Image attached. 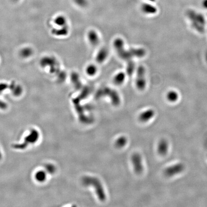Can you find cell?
Wrapping results in <instances>:
<instances>
[{"label": "cell", "instance_id": "3", "mask_svg": "<svg viewBox=\"0 0 207 207\" xmlns=\"http://www.w3.org/2000/svg\"><path fill=\"white\" fill-rule=\"evenodd\" d=\"M82 182L86 186L93 187L100 201H105L106 198L105 192L101 182L98 178L92 176H84L82 178Z\"/></svg>", "mask_w": 207, "mask_h": 207}, {"label": "cell", "instance_id": "6", "mask_svg": "<svg viewBox=\"0 0 207 207\" xmlns=\"http://www.w3.org/2000/svg\"><path fill=\"white\" fill-rule=\"evenodd\" d=\"M105 94H108L109 95V97L112 99V103L114 105H117L120 104V98L119 94L116 91L112 89H110V88H103V89H100L98 91L96 95L97 96L101 97L102 95Z\"/></svg>", "mask_w": 207, "mask_h": 207}, {"label": "cell", "instance_id": "21", "mask_svg": "<svg viewBox=\"0 0 207 207\" xmlns=\"http://www.w3.org/2000/svg\"><path fill=\"white\" fill-rule=\"evenodd\" d=\"M55 23L58 26L64 27L67 26V20L65 18L62 16L57 17L55 20Z\"/></svg>", "mask_w": 207, "mask_h": 207}, {"label": "cell", "instance_id": "12", "mask_svg": "<svg viewBox=\"0 0 207 207\" xmlns=\"http://www.w3.org/2000/svg\"><path fill=\"white\" fill-rule=\"evenodd\" d=\"M71 82L73 84L74 88L77 90H79L82 88V83L80 80V76L77 72H73L71 76Z\"/></svg>", "mask_w": 207, "mask_h": 207}, {"label": "cell", "instance_id": "20", "mask_svg": "<svg viewBox=\"0 0 207 207\" xmlns=\"http://www.w3.org/2000/svg\"><path fill=\"white\" fill-rule=\"evenodd\" d=\"M167 98L170 102H176L178 98V94L175 91H169L167 93Z\"/></svg>", "mask_w": 207, "mask_h": 207}, {"label": "cell", "instance_id": "8", "mask_svg": "<svg viewBox=\"0 0 207 207\" xmlns=\"http://www.w3.org/2000/svg\"><path fill=\"white\" fill-rule=\"evenodd\" d=\"M184 168V166L183 164L178 163L167 167L164 171V174L166 176H173L180 173L182 171H183Z\"/></svg>", "mask_w": 207, "mask_h": 207}, {"label": "cell", "instance_id": "5", "mask_svg": "<svg viewBox=\"0 0 207 207\" xmlns=\"http://www.w3.org/2000/svg\"><path fill=\"white\" fill-rule=\"evenodd\" d=\"M145 70L144 67L140 66L137 69L136 86L138 90L142 91L146 85L145 79Z\"/></svg>", "mask_w": 207, "mask_h": 207}, {"label": "cell", "instance_id": "4", "mask_svg": "<svg viewBox=\"0 0 207 207\" xmlns=\"http://www.w3.org/2000/svg\"><path fill=\"white\" fill-rule=\"evenodd\" d=\"M39 137V133L38 131L33 130L31 131L29 135L24 139L23 143L20 144H16L13 146V147L17 149H24L28 147L30 144L35 143L38 141Z\"/></svg>", "mask_w": 207, "mask_h": 207}, {"label": "cell", "instance_id": "26", "mask_svg": "<svg viewBox=\"0 0 207 207\" xmlns=\"http://www.w3.org/2000/svg\"><path fill=\"white\" fill-rule=\"evenodd\" d=\"M46 168H47L48 172L50 173H54L55 171V168L54 166H53L52 164H48L46 166Z\"/></svg>", "mask_w": 207, "mask_h": 207}, {"label": "cell", "instance_id": "14", "mask_svg": "<svg viewBox=\"0 0 207 207\" xmlns=\"http://www.w3.org/2000/svg\"><path fill=\"white\" fill-rule=\"evenodd\" d=\"M126 74L123 72H119L116 74L113 78V82L115 85H122L125 81Z\"/></svg>", "mask_w": 207, "mask_h": 207}, {"label": "cell", "instance_id": "23", "mask_svg": "<svg viewBox=\"0 0 207 207\" xmlns=\"http://www.w3.org/2000/svg\"><path fill=\"white\" fill-rule=\"evenodd\" d=\"M35 178L38 181H44L46 178V173L43 171H39L35 175Z\"/></svg>", "mask_w": 207, "mask_h": 207}, {"label": "cell", "instance_id": "19", "mask_svg": "<svg viewBox=\"0 0 207 207\" xmlns=\"http://www.w3.org/2000/svg\"><path fill=\"white\" fill-rule=\"evenodd\" d=\"M127 142V139L124 136H121L117 139L116 141L115 146L117 148H120L124 147L126 144Z\"/></svg>", "mask_w": 207, "mask_h": 207}, {"label": "cell", "instance_id": "11", "mask_svg": "<svg viewBox=\"0 0 207 207\" xmlns=\"http://www.w3.org/2000/svg\"><path fill=\"white\" fill-rule=\"evenodd\" d=\"M108 55L109 52L107 49L105 48L100 49L97 53L95 57L96 62L98 63H103L108 58Z\"/></svg>", "mask_w": 207, "mask_h": 207}, {"label": "cell", "instance_id": "7", "mask_svg": "<svg viewBox=\"0 0 207 207\" xmlns=\"http://www.w3.org/2000/svg\"><path fill=\"white\" fill-rule=\"evenodd\" d=\"M131 161L135 172L137 174H141L143 171V166L141 155L137 153H135L132 155Z\"/></svg>", "mask_w": 207, "mask_h": 207}, {"label": "cell", "instance_id": "24", "mask_svg": "<svg viewBox=\"0 0 207 207\" xmlns=\"http://www.w3.org/2000/svg\"><path fill=\"white\" fill-rule=\"evenodd\" d=\"M74 1L77 5L80 7H83L87 5V0H74Z\"/></svg>", "mask_w": 207, "mask_h": 207}, {"label": "cell", "instance_id": "25", "mask_svg": "<svg viewBox=\"0 0 207 207\" xmlns=\"http://www.w3.org/2000/svg\"><path fill=\"white\" fill-rule=\"evenodd\" d=\"M21 54L23 57H28L31 55L32 52H31V50L30 49H24L22 51H21Z\"/></svg>", "mask_w": 207, "mask_h": 207}, {"label": "cell", "instance_id": "15", "mask_svg": "<svg viewBox=\"0 0 207 207\" xmlns=\"http://www.w3.org/2000/svg\"><path fill=\"white\" fill-rule=\"evenodd\" d=\"M168 151V144L165 140H162L160 141L158 147V152L161 155H165Z\"/></svg>", "mask_w": 207, "mask_h": 207}, {"label": "cell", "instance_id": "22", "mask_svg": "<svg viewBox=\"0 0 207 207\" xmlns=\"http://www.w3.org/2000/svg\"><path fill=\"white\" fill-rule=\"evenodd\" d=\"M90 93V88L88 87H85L83 88V90H82V93H81L80 95H79V98H77L79 100H80V99L84 98H87V95H88Z\"/></svg>", "mask_w": 207, "mask_h": 207}, {"label": "cell", "instance_id": "28", "mask_svg": "<svg viewBox=\"0 0 207 207\" xmlns=\"http://www.w3.org/2000/svg\"><path fill=\"white\" fill-rule=\"evenodd\" d=\"M206 61H207V53H206Z\"/></svg>", "mask_w": 207, "mask_h": 207}, {"label": "cell", "instance_id": "13", "mask_svg": "<svg viewBox=\"0 0 207 207\" xmlns=\"http://www.w3.org/2000/svg\"><path fill=\"white\" fill-rule=\"evenodd\" d=\"M154 115V110H153L152 109H149L140 114L139 120L142 122H146L152 119Z\"/></svg>", "mask_w": 207, "mask_h": 207}, {"label": "cell", "instance_id": "10", "mask_svg": "<svg viewBox=\"0 0 207 207\" xmlns=\"http://www.w3.org/2000/svg\"><path fill=\"white\" fill-rule=\"evenodd\" d=\"M141 10L143 13L147 15H154L157 12V9L156 7L149 4V3H143L141 6Z\"/></svg>", "mask_w": 207, "mask_h": 207}, {"label": "cell", "instance_id": "27", "mask_svg": "<svg viewBox=\"0 0 207 207\" xmlns=\"http://www.w3.org/2000/svg\"><path fill=\"white\" fill-rule=\"evenodd\" d=\"M201 5L203 8L207 10V0H202L201 2Z\"/></svg>", "mask_w": 207, "mask_h": 207}, {"label": "cell", "instance_id": "9", "mask_svg": "<svg viewBox=\"0 0 207 207\" xmlns=\"http://www.w3.org/2000/svg\"><path fill=\"white\" fill-rule=\"evenodd\" d=\"M89 42L93 46H96L99 43L100 39L98 33L94 30L89 31L87 34Z\"/></svg>", "mask_w": 207, "mask_h": 207}, {"label": "cell", "instance_id": "16", "mask_svg": "<svg viewBox=\"0 0 207 207\" xmlns=\"http://www.w3.org/2000/svg\"><path fill=\"white\" fill-rule=\"evenodd\" d=\"M85 71L88 76H93L97 73L98 68L94 64H89L87 66Z\"/></svg>", "mask_w": 207, "mask_h": 207}, {"label": "cell", "instance_id": "17", "mask_svg": "<svg viewBox=\"0 0 207 207\" xmlns=\"http://www.w3.org/2000/svg\"><path fill=\"white\" fill-rule=\"evenodd\" d=\"M53 34L60 36H64L67 35L69 33V28L67 26L61 27V28L55 29L53 31Z\"/></svg>", "mask_w": 207, "mask_h": 207}, {"label": "cell", "instance_id": "18", "mask_svg": "<svg viewBox=\"0 0 207 207\" xmlns=\"http://www.w3.org/2000/svg\"><path fill=\"white\" fill-rule=\"evenodd\" d=\"M135 69V63L132 61V60H130L128 61L127 65L126 67L127 73L128 76H131L133 74Z\"/></svg>", "mask_w": 207, "mask_h": 207}, {"label": "cell", "instance_id": "1", "mask_svg": "<svg viewBox=\"0 0 207 207\" xmlns=\"http://www.w3.org/2000/svg\"><path fill=\"white\" fill-rule=\"evenodd\" d=\"M113 46L120 58L128 61L133 58H142L146 54V51L142 48H131L126 50L124 42L121 38H116L114 41Z\"/></svg>", "mask_w": 207, "mask_h": 207}, {"label": "cell", "instance_id": "2", "mask_svg": "<svg viewBox=\"0 0 207 207\" xmlns=\"http://www.w3.org/2000/svg\"><path fill=\"white\" fill-rule=\"evenodd\" d=\"M187 17L190 21L192 27L199 33L205 31L206 19L202 13L192 9H189L186 12Z\"/></svg>", "mask_w": 207, "mask_h": 207}, {"label": "cell", "instance_id": "29", "mask_svg": "<svg viewBox=\"0 0 207 207\" xmlns=\"http://www.w3.org/2000/svg\"><path fill=\"white\" fill-rule=\"evenodd\" d=\"M2 158V154H1V152H0V159H1Z\"/></svg>", "mask_w": 207, "mask_h": 207}]
</instances>
